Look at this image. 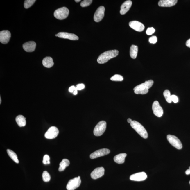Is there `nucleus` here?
Returning a JSON list of instances; mask_svg holds the SVG:
<instances>
[{"label": "nucleus", "mask_w": 190, "mask_h": 190, "mask_svg": "<svg viewBox=\"0 0 190 190\" xmlns=\"http://www.w3.org/2000/svg\"><path fill=\"white\" fill-rule=\"evenodd\" d=\"M171 101L175 103H177L179 101V99H178L177 96L175 95H171Z\"/></svg>", "instance_id": "35"}, {"label": "nucleus", "mask_w": 190, "mask_h": 190, "mask_svg": "<svg viewBox=\"0 0 190 190\" xmlns=\"http://www.w3.org/2000/svg\"><path fill=\"white\" fill-rule=\"evenodd\" d=\"M23 49L28 52H33L35 50L36 43L34 41H29L23 44Z\"/></svg>", "instance_id": "17"}, {"label": "nucleus", "mask_w": 190, "mask_h": 190, "mask_svg": "<svg viewBox=\"0 0 190 190\" xmlns=\"http://www.w3.org/2000/svg\"><path fill=\"white\" fill-rule=\"evenodd\" d=\"M85 85L84 84H81L77 85L76 87V89H77V90L80 91L84 89L85 88Z\"/></svg>", "instance_id": "34"}, {"label": "nucleus", "mask_w": 190, "mask_h": 190, "mask_svg": "<svg viewBox=\"0 0 190 190\" xmlns=\"http://www.w3.org/2000/svg\"><path fill=\"white\" fill-rule=\"evenodd\" d=\"M155 31V30L154 28L153 27L149 28L146 30V34L148 35H150L154 34Z\"/></svg>", "instance_id": "32"}, {"label": "nucleus", "mask_w": 190, "mask_h": 190, "mask_svg": "<svg viewBox=\"0 0 190 190\" xmlns=\"http://www.w3.org/2000/svg\"><path fill=\"white\" fill-rule=\"evenodd\" d=\"M81 183L80 176L76 177L72 179L69 180L66 186L67 190H74L79 187Z\"/></svg>", "instance_id": "6"}, {"label": "nucleus", "mask_w": 190, "mask_h": 190, "mask_svg": "<svg viewBox=\"0 0 190 190\" xmlns=\"http://www.w3.org/2000/svg\"><path fill=\"white\" fill-rule=\"evenodd\" d=\"M178 2L177 0H161L158 3L161 7H171L175 5Z\"/></svg>", "instance_id": "19"}, {"label": "nucleus", "mask_w": 190, "mask_h": 190, "mask_svg": "<svg viewBox=\"0 0 190 190\" xmlns=\"http://www.w3.org/2000/svg\"><path fill=\"white\" fill-rule=\"evenodd\" d=\"M127 154L126 153H121L118 154L114 157V161L118 164H122L124 162L125 158Z\"/></svg>", "instance_id": "20"}, {"label": "nucleus", "mask_w": 190, "mask_h": 190, "mask_svg": "<svg viewBox=\"0 0 190 190\" xmlns=\"http://www.w3.org/2000/svg\"><path fill=\"white\" fill-rule=\"evenodd\" d=\"M163 95H164V97L168 103H171L172 102L171 99V95L169 91L168 90L165 91L163 92Z\"/></svg>", "instance_id": "26"}, {"label": "nucleus", "mask_w": 190, "mask_h": 190, "mask_svg": "<svg viewBox=\"0 0 190 190\" xmlns=\"http://www.w3.org/2000/svg\"><path fill=\"white\" fill-rule=\"evenodd\" d=\"M0 99H1V100H0V101H1V102H0V103H1V98H0Z\"/></svg>", "instance_id": "42"}, {"label": "nucleus", "mask_w": 190, "mask_h": 190, "mask_svg": "<svg viewBox=\"0 0 190 190\" xmlns=\"http://www.w3.org/2000/svg\"><path fill=\"white\" fill-rule=\"evenodd\" d=\"M186 175H189L190 174V166L189 169L187 170L185 172Z\"/></svg>", "instance_id": "38"}, {"label": "nucleus", "mask_w": 190, "mask_h": 190, "mask_svg": "<svg viewBox=\"0 0 190 190\" xmlns=\"http://www.w3.org/2000/svg\"><path fill=\"white\" fill-rule=\"evenodd\" d=\"M76 89V87L74 86H71L69 88V91L71 93H73L74 91Z\"/></svg>", "instance_id": "36"}, {"label": "nucleus", "mask_w": 190, "mask_h": 190, "mask_svg": "<svg viewBox=\"0 0 190 190\" xmlns=\"http://www.w3.org/2000/svg\"><path fill=\"white\" fill-rule=\"evenodd\" d=\"M127 121L128 123H131L132 122V120L131 119V118H128L127 120Z\"/></svg>", "instance_id": "39"}, {"label": "nucleus", "mask_w": 190, "mask_h": 190, "mask_svg": "<svg viewBox=\"0 0 190 190\" xmlns=\"http://www.w3.org/2000/svg\"><path fill=\"white\" fill-rule=\"evenodd\" d=\"M138 51V47L137 46L132 45L130 49V55L133 59H135L137 56Z\"/></svg>", "instance_id": "23"}, {"label": "nucleus", "mask_w": 190, "mask_h": 190, "mask_svg": "<svg viewBox=\"0 0 190 190\" xmlns=\"http://www.w3.org/2000/svg\"><path fill=\"white\" fill-rule=\"evenodd\" d=\"M42 64L45 67L49 68L54 65V63L52 58L50 57H46L43 59Z\"/></svg>", "instance_id": "21"}, {"label": "nucleus", "mask_w": 190, "mask_h": 190, "mask_svg": "<svg viewBox=\"0 0 190 190\" xmlns=\"http://www.w3.org/2000/svg\"><path fill=\"white\" fill-rule=\"evenodd\" d=\"M154 84L153 80L146 81L145 83L136 86L134 88V92L136 94H145L147 93L149 89Z\"/></svg>", "instance_id": "2"}, {"label": "nucleus", "mask_w": 190, "mask_h": 190, "mask_svg": "<svg viewBox=\"0 0 190 190\" xmlns=\"http://www.w3.org/2000/svg\"><path fill=\"white\" fill-rule=\"evenodd\" d=\"M110 152V151L109 149L105 148V149H99L91 154L90 155V157L92 159H94L108 155Z\"/></svg>", "instance_id": "11"}, {"label": "nucleus", "mask_w": 190, "mask_h": 190, "mask_svg": "<svg viewBox=\"0 0 190 190\" xmlns=\"http://www.w3.org/2000/svg\"><path fill=\"white\" fill-rule=\"evenodd\" d=\"M58 36L62 39H68L71 40H78L79 37L76 35L66 32H60L58 34Z\"/></svg>", "instance_id": "16"}, {"label": "nucleus", "mask_w": 190, "mask_h": 190, "mask_svg": "<svg viewBox=\"0 0 190 190\" xmlns=\"http://www.w3.org/2000/svg\"><path fill=\"white\" fill-rule=\"evenodd\" d=\"M106 128V123L105 121H101L98 123L95 126L93 133L95 136H99L102 135L105 131Z\"/></svg>", "instance_id": "5"}, {"label": "nucleus", "mask_w": 190, "mask_h": 190, "mask_svg": "<svg viewBox=\"0 0 190 190\" xmlns=\"http://www.w3.org/2000/svg\"><path fill=\"white\" fill-rule=\"evenodd\" d=\"M131 127L134 129L136 132L139 134L141 137L146 139L148 137L147 131L142 125L138 121H133L130 123Z\"/></svg>", "instance_id": "3"}, {"label": "nucleus", "mask_w": 190, "mask_h": 190, "mask_svg": "<svg viewBox=\"0 0 190 190\" xmlns=\"http://www.w3.org/2000/svg\"><path fill=\"white\" fill-rule=\"evenodd\" d=\"M189 183H190V181H189Z\"/></svg>", "instance_id": "44"}, {"label": "nucleus", "mask_w": 190, "mask_h": 190, "mask_svg": "<svg viewBox=\"0 0 190 190\" xmlns=\"http://www.w3.org/2000/svg\"><path fill=\"white\" fill-rule=\"evenodd\" d=\"M93 1L92 0H84L81 3L80 6L81 7H85L89 6L92 3Z\"/></svg>", "instance_id": "30"}, {"label": "nucleus", "mask_w": 190, "mask_h": 190, "mask_svg": "<svg viewBox=\"0 0 190 190\" xmlns=\"http://www.w3.org/2000/svg\"><path fill=\"white\" fill-rule=\"evenodd\" d=\"M118 53L119 51L117 50L105 51L99 56L97 59L98 62L99 64H104L110 60L117 56Z\"/></svg>", "instance_id": "1"}, {"label": "nucleus", "mask_w": 190, "mask_h": 190, "mask_svg": "<svg viewBox=\"0 0 190 190\" xmlns=\"http://www.w3.org/2000/svg\"><path fill=\"white\" fill-rule=\"evenodd\" d=\"M132 5V1L130 0L126 1L121 5L120 10V14L124 15L129 10Z\"/></svg>", "instance_id": "18"}, {"label": "nucleus", "mask_w": 190, "mask_h": 190, "mask_svg": "<svg viewBox=\"0 0 190 190\" xmlns=\"http://www.w3.org/2000/svg\"><path fill=\"white\" fill-rule=\"evenodd\" d=\"M152 109L154 114L156 116L161 117L162 116L163 114V110L157 101H155L153 103Z\"/></svg>", "instance_id": "10"}, {"label": "nucleus", "mask_w": 190, "mask_h": 190, "mask_svg": "<svg viewBox=\"0 0 190 190\" xmlns=\"http://www.w3.org/2000/svg\"><path fill=\"white\" fill-rule=\"evenodd\" d=\"M59 133V130L55 126H51L46 132L44 136L47 139H53L55 138Z\"/></svg>", "instance_id": "8"}, {"label": "nucleus", "mask_w": 190, "mask_h": 190, "mask_svg": "<svg viewBox=\"0 0 190 190\" xmlns=\"http://www.w3.org/2000/svg\"><path fill=\"white\" fill-rule=\"evenodd\" d=\"M42 177L43 181L45 182H48L50 181L51 179V176L49 173L46 171H43L42 174Z\"/></svg>", "instance_id": "27"}, {"label": "nucleus", "mask_w": 190, "mask_h": 190, "mask_svg": "<svg viewBox=\"0 0 190 190\" xmlns=\"http://www.w3.org/2000/svg\"><path fill=\"white\" fill-rule=\"evenodd\" d=\"M129 25L132 29L138 32L144 31L145 26L143 23L137 21H131L129 23Z\"/></svg>", "instance_id": "14"}, {"label": "nucleus", "mask_w": 190, "mask_h": 190, "mask_svg": "<svg viewBox=\"0 0 190 190\" xmlns=\"http://www.w3.org/2000/svg\"><path fill=\"white\" fill-rule=\"evenodd\" d=\"M186 45L188 47L190 48V39L188 40L186 42Z\"/></svg>", "instance_id": "37"}, {"label": "nucleus", "mask_w": 190, "mask_h": 190, "mask_svg": "<svg viewBox=\"0 0 190 190\" xmlns=\"http://www.w3.org/2000/svg\"><path fill=\"white\" fill-rule=\"evenodd\" d=\"M50 157L48 155H46L43 157V163L44 164H49L50 162Z\"/></svg>", "instance_id": "31"}, {"label": "nucleus", "mask_w": 190, "mask_h": 190, "mask_svg": "<svg viewBox=\"0 0 190 190\" xmlns=\"http://www.w3.org/2000/svg\"><path fill=\"white\" fill-rule=\"evenodd\" d=\"M16 121L18 126L20 127H23L26 124V118L22 115H19L17 116Z\"/></svg>", "instance_id": "22"}, {"label": "nucleus", "mask_w": 190, "mask_h": 190, "mask_svg": "<svg viewBox=\"0 0 190 190\" xmlns=\"http://www.w3.org/2000/svg\"><path fill=\"white\" fill-rule=\"evenodd\" d=\"M11 36L9 31H3L0 32V42L3 44H7L10 41Z\"/></svg>", "instance_id": "12"}, {"label": "nucleus", "mask_w": 190, "mask_h": 190, "mask_svg": "<svg viewBox=\"0 0 190 190\" xmlns=\"http://www.w3.org/2000/svg\"><path fill=\"white\" fill-rule=\"evenodd\" d=\"M105 8L103 6H101L96 10L94 16V21L99 22L102 20L104 16Z\"/></svg>", "instance_id": "9"}, {"label": "nucleus", "mask_w": 190, "mask_h": 190, "mask_svg": "<svg viewBox=\"0 0 190 190\" xmlns=\"http://www.w3.org/2000/svg\"><path fill=\"white\" fill-rule=\"evenodd\" d=\"M70 162L69 160L67 159H63L60 164L59 171H64L67 167L69 166Z\"/></svg>", "instance_id": "24"}, {"label": "nucleus", "mask_w": 190, "mask_h": 190, "mask_svg": "<svg viewBox=\"0 0 190 190\" xmlns=\"http://www.w3.org/2000/svg\"><path fill=\"white\" fill-rule=\"evenodd\" d=\"M76 1V2L78 3L80 2V1H81L80 0H76V1Z\"/></svg>", "instance_id": "41"}, {"label": "nucleus", "mask_w": 190, "mask_h": 190, "mask_svg": "<svg viewBox=\"0 0 190 190\" xmlns=\"http://www.w3.org/2000/svg\"><path fill=\"white\" fill-rule=\"evenodd\" d=\"M7 152L10 157L11 158L12 160L14 161L15 162L17 163H19V160H18V159L17 156L14 152L9 149H7Z\"/></svg>", "instance_id": "25"}, {"label": "nucleus", "mask_w": 190, "mask_h": 190, "mask_svg": "<svg viewBox=\"0 0 190 190\" xmlns=\"http://www.w3.org/2000/svg\"><path fill=\"white\" fill-rule=\"evenodd\" d=\"M168 141L172 146L178 149H181L182 145L179 138L172 135H168L167 136Z\"/></svg>", "instance_id": "7"}, {"label": "nucleus", "mask_w": 190, "mask_h": 190, "mask_svg": "<svg viewBox=\"0 0 190 190\" xmlns=\"http://www.w3.org/2000/svg\"><path fill=\"white\" fill-rule=\"evenodd\" d=\"M105 169L103 167L96 168L91 174V177L92 179L96 180L101 177L104 174Z\"/></svg>", "instance_id": "13"}, {"label": "nucleus", "mask_w": 190, "mask_h": 190, "mask_svg": "<svg viewBox=\"0 0 190 190\" xmlns=\"http://www.w3.org/2000/svg\"><path fill=\"white\" fill-rule=\"evenodd\" d=\"M55 36H58V34H56V35H55Z\"/></svg>", "instance_id": "43"}, {"label": "nucleus", "mask_w": 190, "mask_h": 190, "mask_svg": "<svg viewBox=\"0 0 190 190\" xmlns=\"http://www.w3.org/2000/svg\"><path fill=\"white\" fill-rule=\"evenodd\" d=\"M124 79L123 76L120 75L116 74L110 78L111 80L115 81H121Z\"/></svg>", "instance_id": "29"}, {"label": "nucleus", "mask_w": 190, "mask_h": 190, "mask_svg": "<svg viewBox=\"0 0 190 190\" xmlns=\"http://www.w3.org/2000/svg\"><path fill=\"white\" fill-rule=\"evenodd\" d=\"M73 94H74L75 95H76L78 94V90L77 89H76L74 91V92L73 93Z\"/></svg>", "instance_id": "40"}, {"label": "nucleus", "mask_w": 190, "mask_h": 190, "mask_svg": "<svg viewBox=\"0 0 190 190\" xmlns=\"http://www.w3.org/2000/svg\"><path fill=\"white\" fill-rule=\"evenodd\" d=\"M36 0H26L24 1V7L26 9L31 7L35 2Z\"/></svg>", "instance_id": "28"}, {"label": "nucleus", "mask_w": 190, "mask_h": 190, "mask_svg": "<svg viewBox=\"0 0 190 190\" xmlns=\"http://www.w3.org/2000/svg\"><path fill=\"white\" fill-rule=\"evenodd\" d=\"M69 12L67 8L63 7L56 10L54 13V16L57 19L63 20L67 17Z\"/></svg>", "instance_id": "4"}, {"label": "nucleus", "mask_w": 190, "mask_h": 190, "mask_svg": "<svg viewBox=\"0 0 190 190\" xmlns=\"http://www.w3.org/2000/svg\"><path fill=\"white\" fill-rule=\"evenodd\" d=\"M149 42L150 43L155 44L157 42V38L156 36H153L150 38Z\"/></svg>", "instance_id": "33"}, {"label": "nucleus", "mask_w": 190, "mask_h": 190, "mask_svg": "<svg viewBox=\"0 0 190 190\" xmlns=\"http://www.w3.org/2000/svg\"><path fill=\"white\" fill-rule=\"evenodd\" d=\"M147 177L146 173L141 172L132 175L130 176V179L132 181H141L144 180L147 178Z\"/></svg>", "instance_id": "15"}]
</instances>
